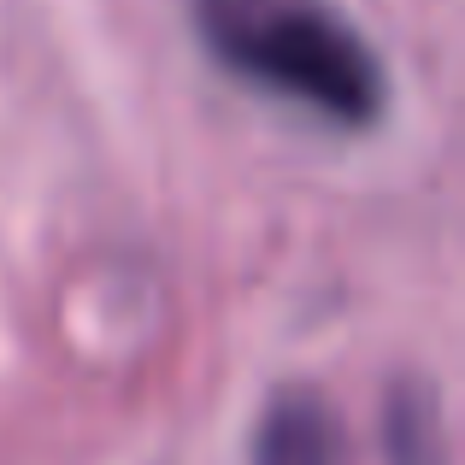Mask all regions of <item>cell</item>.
<instances>
[{
    "label": "cell",
    "mask_w": 465,
    "mask_h": 465,
    "mask_svg": "<svg viewBox=\"0 0 465 465\" xmlns=\"http://www.w3.org/2000/svg\"><path fill=\"white\" fill-rule=\"evenodd\" d=\"M201 30L230 71L360 130L383 113V65L348 18L312 0H206Z\"/></svg>",
    "instance_id": "obj_1"
},
{
    "label": "cell",
    "mask_w": 465,
    "mask_h": 465,
    "mask_svg": "<svg viewBox=\"0 0 465 465\" xmlns=\"http://www.w3.org/2000/svg\"><path fill=\"white\" fill-rule=\"evenodd\" d=\"M248 465H353V430L330 395L289 383L253 419Z\"/></svg>",
    "instance_id": "obj_2"
},
{
    "label": "cell",
    "mask_w": 465,
    "mask_h": 465,
    "mask_svg": "<svg viewBox=\"0 0 465 465\" xmlns=\"http://www.w3.org/2000/svg\"><path fill=\"white\" fill-rule=\"evenodd\" d=\"M383 460L389 465H454L448 419L430 377H395L383 395Z\"/></svg>",
    "instance_id": "obj_3"
}]
</instances>
